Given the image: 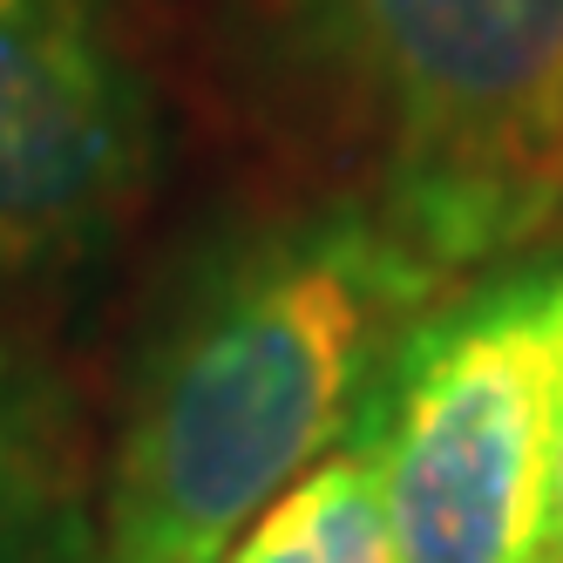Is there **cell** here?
<instances>
[{
    "label": "cell",
    "mask_w": 563,
    "mask_h": 563,
    "mask_svg": "<svg viewBox=\"0 0 563 563\" xmlns=\"http://www.w3.org/2000/svg\"><path fill=\"white\" fill-rule=\"evenodd\" d=\"M556 394V252L468 272L400 333L346 434L374 462L400 563H537Z\"/></svg>",
    "instance_id": "3957f363"
},
{
    "label": "cell",
    "mask_w": 563,
    "mask_h": 563,
    "mask_svg": "<svg viewBox=\"0 0 563 563\" xmlns=\"http://www.w3.org/2000/svg\"><path fill=\"white\" fill-rule=\"evenodd\" d=\"M462 278L380 205L238 231L184 278L130 374L82 563H218L306 482Z\"/></svg>",
    "instance_id": "6da1fadb"
},
{
    "label": "cell",
    "mask_w": 563,
    "mask_h": 563,
    "mask_svg": "<svg viewBox=\"0 0 563 563\" xmlns=\"http://www.w3.org/2000/svg\"><path fill=\"white\" fill-rule=\"evenodd\" d=\"M82 543L62 387L0 346V563H82Z\"/></svg>",
    "instance_id": "5b68a950"
},
{
    "label": "cell",
    "mask_w": 563,
    "mask_h": 563,
    "mask_svg": "<svg viewBox=\"0 0 563 563\" xmlns=\"http://www.w3.org/2000/svg\"><path fill=\"white\" fill-rule=\"evenodd\" d=\"M537 563H563V394H556V441H550V503H543V550Z\"/></svg>",
    "instance_id": "52a82bcc"
},
{
    "label": "cell",
    "mask_w": 563,
    "mask_h": 563,
    "mask_svg": "<svg viewBox=\"0 0 563 563\" xmlns=\"http://www.w3.org/2000/svg\"><path fill=\"white\" fill-rule=\"evenodd\" d=\"M387 150L374 205L455 278L563 211V0H292Z\"/></svg>",
    "instance_id": "7a4b0ae2"
},
{
    "label": "cell",
    "mask_w": 563,
    "mask_h": 563,
    "mask_svg": "<svg viewBox=\"0 0 563 563\" xmlns=\"http://www.w3.org/2000/svg\"><path fill=\"white\" fill-rule=\"evenodd\" d=\"M218 563H400L374 462L360 449L327 455L306 482H292Z\"/></svg>",
    "instance_id": "8992f818"
},
{
    "label": "cell",
    "mask_w": 563,
    "mask_h": 563,
    "mask_svg": "<svg viewBox=\"0 0 563 563\" xmlns=\"http://www.w3.org/2000/svg\"><path fill=\"white\" fill-rule=\"evenodd\" d=\"M156 143L115 0H0V299L89 265L150 197Z\"/></svg>",
    "instance_id": "277c9868"
}]
</instances>
